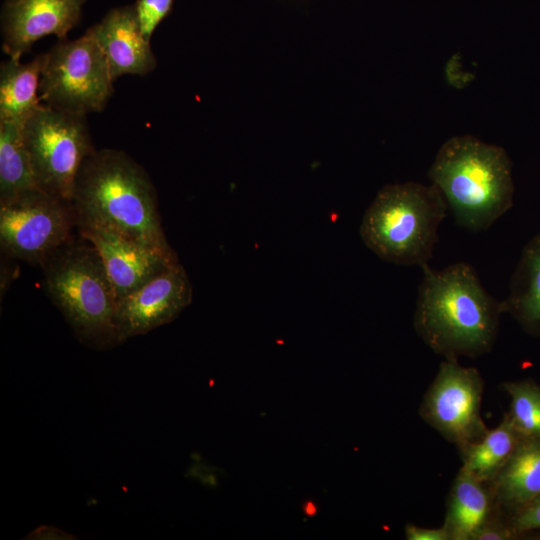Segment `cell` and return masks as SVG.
<instances>
[{
    "instance_id": "obj_1",
    "label": "cell",
    "mask_w": 540,
    "mask_h": 540,
    "mask_svg": "<svg viewBox=\"0 0 540 540\" xmlns=\"http://www.w3.org/2000/svg\"><path fill=\"white\" fill-rule=\"evenodd\" d=\"M414 313L422 340L448 360L477 357L491 350L504 301L487 293L474 268L458 262L435 271L423 268Z\"/></svg>"
},
{
    "instance_id": "obj_2",
    "label": "cell",
    "mask_w": 540,
    "mask_h": 540,
    "mask_svg": "<svg viewBox=\"0 0 540 540\" xmlns=\"http://www.w3.org/2000/svg\"><path fill=\"white\" fill-rule=\"evenodd\" d=\"M76 225L106 227L126 237L171 250L158 211L156 189L145 169L126 152L95 149L73 184Z\"/></svg>"
},
{
    "instance_id": "obj_3",
    "label": "cell",
    "mask_w": 540,
    "mask_h": 540,
    "mask_svg": "<svg viewBox=\"0 0 540 540\" xmlns=\"http://www.w3.org/2000/svg\"><path fill=\"white\" fill-rule=\"evenodd\" d=\"M428 177L457 225L488 229L513 205L512 165L506 151L473 136H455L439 149Z\"/></svg>"
},
{
    "instance_id": "obj_4",
    "label": "cell",
    "mask_w": 540,
    "mask_h": 540,
    "mask_svg": "<svg viewBox=\"0 0 540 540\" xmlns=\"http://www.w3.org/2000/svg\"><path fill=\"white\" fill-rule=\"evenodd\" d=\"M43 288L78 340L95 349L119 344L116 293L96 247L73 236L40 264Z\"/></svg>"
},
{
    "instance_id": "obj_5",
    "label": "cell",
    "mask_w": 540,
    "mask_h": 540,
    "mask_svg": "<svg viewBox=\"0 0 540 540\" xmlns=\"http://www.w3.org/2000/svg\"><path fill=\"white\" fill-rule=\"evenodd\" d=\"M447 208L434 184L386 185L363 215L361 239L382 260L423 268L432 257Z\"/></svg>"
},
{
    "instance_id": "obj_6",
    "label": "cell",
    "mask_w": 540,
    "mask_h": 540,
    "mask_svg": "<svg viewBox=\"0 0 540 540\" xmlns=\"http://www.w3.org/2000/svg\"><path fill=\"white\" fill-rule=\"evenodd\" d=\"M42 56L39 97L43 104L81 115L105 108L114 80L89 29L78 39H61Z\"/></svg>"
},
{
    "instance_id": "obj_7",
    "label": "cell",
    "mask_w": 540,
    "mask_h": 540,
    "mask_svg": "<svg viewBox=\"0 0 540 540\" xmlns=\"http://www.w3.org/2000/svg\"><path fill=\"white\" fill-rule=\"evenodd\" d=\"M22 135L37 187L71 203L77 172L95 150L86 115L40 104L23 122Z\"/></svg>"
},
{
    "instance_id": "obj_8",
    "label": "cell",
    "mask_w": 540,
    "mask_h": 540,
    "mask_svg": "<svg viewBox=\"0 0 540 540\" xmlns=\"http://www.w3.org/2000/svg\"><path fill=\"white\" fill-rule=\"evenodd\" d=\"M71 203L34 189L0 204V245L11 258L40 265L74 235Z\"/></svg>"
},
{
    "instance_id": "obj_9",
    "label": "cell",
    "mask_w": 540,
    "mask_h": 540,
    "mask_svg": "<svg viewBox=\"0 0 540 540\" xmlns=\"http://www.w3.org/2000/svg\"><path fill=\"white\" fill-rule=\"evenodd\" d=\"M482 394L477 369L446 359L424 395L420 415L462 451L488 431L480 413Z\"/></svg>"
},
{
    "instance_id": "obj_10",
    "label": "cell",
    "mask_w": 540,
    "mask_h": 540,
    "mask_svg": "<svg viewBox=\"0 0 540 540\" xmlns=\"http://www.w3.org/2000/svg\"><path fill=\"white\" fill-rule=\"evenodd\" d=\"M192 284L177 263L140 288L117 298L115 324L119 344L170 323L191 303Z\"/></svg>"
},
{
    "instance_id": "obj_11",
    "label": "cell",
    "mask_w": 540,
    "mask_h": 540,
    "mask_svg": "<svg viewBox=\"0 0 540 540\" xmlns=\"http://www.w3.org/2000/svg\"><path fill=\"white\" fill-rule=\"evenodd\" d=\"M79 234L98 250L116 297L140 288L179 263L173 251L126 237L106 227L77 224Z\"/></svg>"
},
{
    "instance_id": "obj_12",
    "label": "cell",
    "mask_w": 540,
    "mask_h": 540,
    "mask_svg": "<svg viewBox=\"0 0 540 540\" xmlns=\"http://www.w3.org/2000/svg\"><path fill=\"white\" fill-rule=\"evenodd\" d=\"M85 0H6L1 15L4 52L20 60L47 35L65 39L79 20Z\"/></svg>"
},
{
    "instance_id": "obj_13",
    "label": "cell",
    "mask_w": 540,
    "mask_h": 540,
    "mask_svg": "<svg viewBox=\"0 0 540 540\" xmlns=\"http://www.w3.org/2000/svg\"><path fill=\"white\" fill-rule=\"evenodd\" d=\"M89 30L105 55L114 81L126 74L144 76L156 68L157 59L134 5L110 10Z\"/></svg>"
},
{
    "instance_id": "obj_14",
    "label": "cell",
    "mask_w": 540,
    "mask_h": 540,
    "mask_svg": "<svg viewBox=\"0 0 540 540\" xmlns=\"http://www.w3.org/2000/svg\"><path fill=\"white\" fill-rule=\"evenodd\" d=\"M496 511L506 519L540 494V439L522 438L489 484Z\"/></svg>"
},
{
    "instance_id": "obj_15",
    "label": "cell",
    "mask_w": 540,
    "mask_h": 540,
    "mask_svg": "<svg viewBox=\"0 0 540 540\" xmlns=\"http://www.w3.org/2000/svg\"><path fill=\"white\" fill-rule=\"evenodd\" d=\"M496 512L489 485L460 468L449 493L443 524L449 540H472Z\"/></svg>"
},
{
    "instance_id": "obj_16",
    "label": "cell",
    "mask_w": 540,
    "mask_h": 540,
    "mask_svg": "<svg viewBox=\"0 0 540 540\" xmlns=\"http://www.w3.org/2000/svg\"><path fill=\"white\" fill-rule=\"evenodd\" d=\"M504 305L528 334L540 338V232L522 250Z\"/></svg>"
},
{
    "instance_id": "obj_17",
    "label": "cell",
    "mask_w": 540,
    "mask_h": 540,
    "mask_svg": "<svg viewBox=\"0 0 540 540\" xmlns=\"http://www.w3.org/2000/svg\"><path fill=\"white\" fill-rule=\"evenodd\" d=\"M43 56L28 63L9 58L0 66V121L20 125L41 103L39 84Z\"/></svg>"
},
{
    "instance_id": "obj_18",
    "label": "cell",
    "mask_w": 540,
    "mask_h": 540,
    "mask_svg": "<svg viewBox=\"0 0 540 540\" xmlns=\"http://www.w3.org/2000/svg\"><path fill=\"white\" fill-rule=\"evenodd\" d=\"M522 437L513 427L507 414L494 429L461 451L464 471L490 484L508 461Z\"/></svg>"
},
{
    "instance_id": "obj_19",
    "label": "cell",
    "mask_w": 540,
    "mask_h": 540,
    "mask_svg": "<svg viewBox=\"0 0 540 540\" xmlns=\"http://www.w3.org/2000/svg\"><path fill=\"white\" fill-rule=\"evenodd\" d=\"M39 189L25 148L22 125L0 121V204Z\"/></svg>"
},
{
    "instance_id": "obj_20",
    "label": "cell",
    "mask_w": 540,
    "mask_h": 540,
    "mask_svg": "<svg viewBox=\"0 0 540 540\" xmlns=\"http://www.w3.org/2000/svg\"><path fill=\"white\" fill-rule=\"evenodd\" d=\"M510 396L507 414L518 434L525 439H540V385L531 379L502 384Z\"/></svg>"
},
{
    "instance_id": "obj_21",
    "label": "cell",
    "mask_w": 540,
    "mask_h": 540,
    "mask_svg": "<svg viewBox=\"0 0 540 540\" xmlns=\"http://www.w3.org/2000/svg\"><path fill=\"white\" fill-rule=\"evenodd\" d=\"M173 0H137L135 10L144 36L151 39L158 24L170 12Z\"/></svg>"
},
{
    "instance_id": "obj_22",
    "label": "cell",
    "mask_w": 540,
    "mask_h": 540,
    "mask_svg": "<svg viewBox=\"0 0 540 540\" xmlns=\"http://www.w3.org/2000/svg\"><path fill=\"white\" fill-rule=\"evenodd\" d=\"M507 522L517 536L540 529V494L508 517Z\"/></svg>"
},
{
    "instance_id": "obj_23",
    "label": "cell",
    "mask_w": 540,
    "mask_h": 540,
    "mask_svg": "<svg viewBox=\"0 0 540 540\" xmlns=\"http://www.w3.org/2000/svg\"><path fill=\"white\" fill-rule=\"evenodd\" d=\"M507 519L496 512L473 536L472 540H509L517 538Z\"/></svg>"
},
{
    "instance_id": "obj_24",
    "label": "cell",
    "mask_w": 540,
    "mask_h": 540,
    "mask_svg": "<svg viewBox=\"0 0 540 540\" xmlns=\"http://www.w3.org/2000/svg\"><path fill=\"white\" fill-rule=\"evenodd\" d=\"M405 536L408 540H449L445 528H424L413 524L405 527Z\"/></svg>"
},
{
    "instance_id": "obj_25",
    "label": "cell",
    "mask_w": 540,
    "mask_h": 540,
    "mask_svg": "<svg viewBox=\"0 0 540 540\" xmlns=\"http://www.w3.org/2000/svg\"><path fill=\"white\" fill-rule=\"evenodd\" d=\"M303 510L308 516H314L317 513L316 504L311 501L305 503Z\"/></svg>"
}]
</instances>
